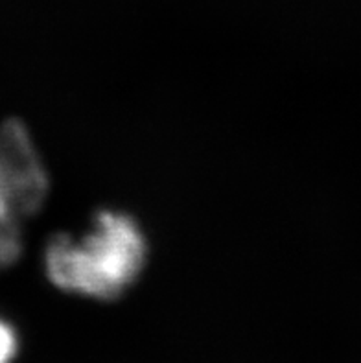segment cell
I'll return each instance as SVG.
<instances>
[{
	"label": "cell",
	"mask_w": 361,
	"mask_h": 363,
	"mask_svg": "<svg viewBox=\"0 0 361 363\" xmlns=\"http://www.w3.org/2000/svg\"><path fill=\"white\" fill-rule=\"evenodd\" d=\"M148 242L135 218L101 211L82 235H57L43 251L48 281L67 294L115 299L146 266Z\"/></svg>",
	"instance_id": "6da1fadb"
},
{
	"label": "cell",
	"mask_w": 361,
	"mask_h": 363,
	"mask_svg": "<svg viewBox=\"0 0 361 363\" xmlns=\"http://www.w3.org/2000/svg\"><path fill=\"white\" fill-rule=\"evenodd\" d=\"M0 194L26 220L45 207L50 175L23 120L0 124Z\"/></svg>",
	"instance_id": "7a4b0ae2"
},
{
	"label": "cell",
	"mask_w": 361,
	"mask_h": 363,
	"mask_svg": "<svg viewBox=\"0 0 361 363\" xmlns=\"http://www.w3.org/2000/svg\"><path fill=\"white\" fill-rule=\"evenodd\" d=\"M23 255V218L0 194V272H4Z\"/></svg>",
	"instance_id": "3957f363"
},
{
	"label": "cell",
	"mask_w": 361,
	"mask_h": 363,
	"mask_svg": "<svg viewBox=\"0 0 361 363\" xmlns=\"http://www.w3.org/2000/svg\"><path fill=\"white\" fill-rule=\"evenodd\" d=\"M18 337L15 328L0 318V363H11L17 356Z\"/></svg>",
	"instance_id": "277c9868"
}]
</instances>
